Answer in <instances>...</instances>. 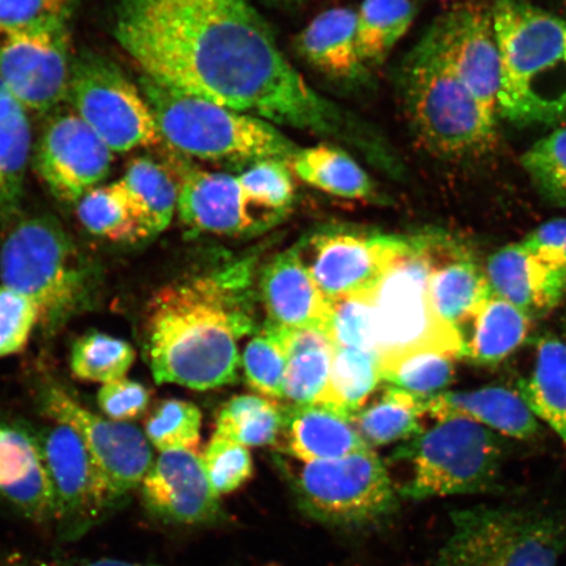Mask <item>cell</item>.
<instances>
[{
	"mask_svg": "<svg viewBox=\"0 0 566 566\" xmlns=\"http://www.w3.org/2000/svg\"><path fill=\"white\" fill-rule=\"evenodd\" d=\"M0 566H155L118 558H97V560H60L19 554V552H0Z\"/></svg>",
	"mask_w": 566,
	"mask_h": 566,
	"instance_id": "obj_50",
	"label": "cell"
},
{
	"mask_svg": "<svg viewBox=\"0 0 566 566\" xmlns=\"http://www.w3.org/2000/svg\"><path fill=\"white\" fill-rule=\"evenodd\" d=\"M177 212L193 235L245 237L283 221L248 200L238 176L182 166Z\"/></svg>",
	"mask_w": 566,
	"mask_h": 566,
	"instance_id": "obj_17",
	"label": "cell"
},
{
	"mask_svg": "<svg viewBox=\"0 0 566 566\" xmlns=\"http://www.w3.org/2000/svg\"><path fill=\"white\" fill-rule=\"evenodd\" d=\"M32 150L27 109L9 92L0 96V222L19 208Z\"/></svg>",
	"mask_w": 566,
	"mask_h": 566,
	"instance_id": "obj_32",
	"label": "cell"
},
{
	"mask_svg": "<svg viewBox=\"0 0 566 566\" xmlns=\"http://www.w3.org/2000/svg\"><path fill=\"white\" fill-rule=\"evenodd\" d=\"M118 181L148 238L158 235L171 224L179 202V181L165 166L150 158H137L129 163Z\"/></svg>",
	"mask_w": 566,
	"mask_h": 566,
	"instance_id": "obj_33",
	"label": "cell"
},
{
	"mask_svg": "<svg viewBox=\"0 0 566 566\" xmlns=\"http://www.w3.org/2000/svg\"><path fill=\"white\" fill-rule=\"evenodd\" d=\"M283 331L287 353L283 399L293 407L321 405L329 384L334 345L322 331Z\"/></svg>",
	"mask_w": 566,
	"mask_h": 566,
	"instance_id": "obj_28",
	"label": "cell"
},
{
	"mask_svg": "<svg viewBox=\"0 0 566 566\" xmlns=\"http://www.w3.org/2000/svg\"><path fill=\"white\" fill-rule=\"evenodd\" d=\"M0 499L35 525L54 521V493L38 434L11 422H0Z\"/></svg>",
	"mask_w": 566,
	"mask_h": 566,
	"instance_id": "obj_20",
	"label": "cell"
},
{
	"mask_svg": "<svg viewBox=\"0 0 566 566\" xmlns=\"http://www.w3.org/2000/svg\"><path fill=\"white\" fill-rule=\"evenodd\" d=\"M260 289L266 324L283 329H317L325 334L331 303L311 279L295 247L264 268Z\"/></svg>",
	"mask_w": 566,
	"mask_h": 566,
	"instance_id": "obj_21",
	"label": "cell"
},
{
	"mask_svg": "<svg viewBox=\"0 0 566 566\" xmlns=\"http://www.w3.org/2000/svg\"><path fill=\"white\" fill-rule=\"evenodd\" d=\"M415 0H363L356 11L357 46L367 69L380 66L412 27Z\"/></svg>",
	"mask_w": 566,
	"mask_h": 566,
	"instance_id": "obj_34",
	"label": "cell"
},
{
	"mask_svg": "<svg viewBox=\"0 0 566 566\" xmlns=\"http://www.w3.org/2000/svg\"><path fill=\"white\" fill-rule=\"evenodd\" d=\"M457 359L441 352L409 354L381 370V380L410 394L430 398L443 392L454 380Z\"/></svg>",
	"mask_w": 566,
	"mask_h": 566,
	"instance_id": "obj_41",
	"label": "cell"
},
{
	"mask_svg": "<svg viewBox=\"0 0 566 566\" xmlns=\"http://www.w3.org/2000/svg\"><path fill=\"white\" fill-rule=\"evenodd\" d=\"M264 4L283 11H295L301 9L307 0H261Z\"/></svg>",
	"mask_w": 566,
	"mask_h": 566,
	"instance_id": "obj_51",
	"label": "cell"
},
{
	"mask_svg": "<svg viewBox=\"0 0 566 566\" xmlns=\"http://www.w3.org/2000/svg\"><path fill=\"white\" fill-rule=\"evenodd\" d=\"M401 457L412 475L402 495L412 500L485 493L499 483L502 444L494 431L465 419H444L410 440Z\"/></svg>",
	"mask_w": 566,
	"mask_h": 566,
	"instance_id": "obj_9",
	"label": "cell"
},
{
	"mask_svg": "<svg viewBox=\"0 0 566 566\" xmlns=\"http://www.w3.org/2000/svg\"><path fill=\"white\" fill-rule=\"evenodd\" d=\"M76 205L77 218L92 235L117 243L148 239L119 181L90 190Z\"/></svg>",
	"mask_w": 566,
	"mask_h": 566,
	"instance_id": "obj_36",
	"label": "cell"
},
{
	"mask_svg": "<svg viewBox=\"0 0 566 566\" xmlns=\"http://www.w3.org/2000/svg\"><path fill=\"white\" fill-rule=\"evenodd\" d=\"M66 98L113 153L161 144L157 123L140 88L105 56H75Z\"/></svg>",
	"mask_w": 566,
	"mask_h": 566,
	"instance_id": "obj_11",
	"label": "cell"
},
{
	"mask_svg": "<svg viewBox=\"0 0 566 566\" xmlns=\"http://www.w3.org/2000/svg\"><path fill=\"white\" fill-rule=\"evenodd\" d=\"M282 429L283 408L275 400L239 395L219 412L216 433L250 449L277 442Z\"/></svg>",
	"mask_w": 566,
	"mask_h": 566,
	"instance_id": "obj_37",
	"label": "cell"
},
{
	"mask_svg": "<svg viewBox=\"0 0 566 566\" xmlns=\"http://www.w3.org/2000/svg\"><path fill=\"white\" fill-rule=\"evenodd\" d=\"M75 0H0V25L20 27L69 20Z\"/></svg>",
	"mask_w": 566,
	"mask_h": 566,
	"instance_id": "obj_48",
	"label": "cell"
},
{
	"mask_svg": "<svg viewBox=\"0 0 566 566\" xmlns=\"http://www.w3.org/2000/svg\"><path fill=\"white\" fill-rule=\"evenodd\" d=\"M380 381L378 353L335 348L327 392L321 405L334 408L352 420L377 391Z\"/></svg>",
	"mask_w": 566,
	"mask_h": 566,
	"instance_id": "obj_35",
	"label": "cell"
},
{
	"mask_svg": "<svg viewBox=\"0 0 566 566\" xmlns=\"http://www.w3.org/2000/svg\"><path fill=\"white\" fill-rule=\"evenodd\" d=\"M7 90L6 87L3 86V83L2 81H0V96H2L3 94H6Z\"/></svg>",
	"mask_w": 566,
	"mask_h": 566,
	"instance_id": "obj_53",
	"label": "cell"
},
{
	"mask_svg": "<svg viewBox=\"0 0 566 566\" xmlns=\"http://www.w3.org/2000/svg\"><path fill=\"white\" fill-rule=\"evenodd\" d=\"M136 360V350L125 339L88 332L77 338L70 353V369L77 379L109 384L126 378Z\"/></svg>",
	"mask_w": 566,
	"mask_h": 566,
	"instance_id": "obj_38",
	"label": "cell"
},
{
	"mask_svg": "<svg viewBox=\"0 0 566 566\" xmlns=\"http://www.w3.org/2000/svg\"><path fill=\"white\" fill-rule=\"evenodd\" d=\"M424 409L436 421L465 419L514 440H533L542 429L522 395L507 387L443 391L427 398Z\"/></svg>",
	"mask_w": 566,
	"mask_h": 566,
	"instance_id": "obj_23",
	"label": "cell"
},
{
	"mask_svg": "<svg viewBox=\"0 0 566 566\" xmlns=\"http://www.w3.org/2000/svg\"><path fill=\"white\" fill-rule=\"evenodd\" d=\"M446 235L410 237L408 250L389 266L371 292L380 370L420 352L464 357L459 332L437 316L429 296V277Z\"/></svg>",
	"mask_w": 566,
	"mask_h": 566,
	"instance_id": "obj_6",
	"label": "cell"
},
{
	"mask_svg": "<svg viewBox=\"0 0 566 566\" xmlns=\"http://www.w3.org/2000/svg\"><path fill=\"white\" fill-rule=\"evenodd\" d=\"M562 332H563L564 339L566 342V310L562 317Z\"/></svg>",
	"mask_w": 566,
	"mask_h": 566,
	"instance_id": "obj_52",
	"label": "cell"
},
{
	"mask_svg": "<svg viewBox=\"0 0 566 566\" xmlns=\"http://www.w3.org/2000/svg\"><path fill=\"white\" fill-rule=\"evenodd\" d=\"M201 458L210 484L218 495L238 491L253 475L250 450L221 434L212 436Z\"/></svg>",
	"mask_w": 566,
	"mask_h": 566,
	"instance_id": "obj_45",
	"label": "cell"
},
{
	"mask_svg": "<svg viewBox=\"0 0 566 566\" xmlns=\"http://www.w3.org/2000/svg\"><path fill=\"white\" fill-rule=\"evenodd\" d=\"M113 32L148 80L385 159L365 125L310 86L251 0H118Z\"/></svg>",
	"mask_w": 566,
	"mask_h": 566,
	"instance_id": "obj_1",
	"label": "cell"
},
{
	"mask_svg": "<svg viewBox=\"0 0 566 566\" xmlns=\"http://www.w3.org/2000/svg\"><path fill=\"white\" fill-rule=\"evenodd\" d=\"M139 488L147 512L158 520L201 526L224 518L221 495L210 484L200 452H160Z\"/></svg>",
	"mask_w": 566,
	"mask_h": 566,
	"instance_id": "obj_19",
	"label": "cell"
},
{
	"mask_svg": "<svg viewBox=\"0 0 566 566\" xmlns=\"http://www.w3.org/2000/svg\"><path fill=\"white\" fill-rule=\"evenodd\" d=\"M42 415L76 431L94 460L112 513L140 486L154 462L150 442L136 424L98 416L56 386L41 398Z\"/></svg>",
	"mask_w": 566,
	"mask_h": 566,
	"instance_id": "obj_12",
	"label": "cell"
},
{
	"mask_svg": "<svg viewBox=\"0 0 566 566\" xmlns=\"http://www.w3.org/2000/svg\"><path fill=\"white\" fill-rule=\"evenodd\" d=\"M286 452L302 463L325 462L369 448L349 417L324 405L283 408Z\"/></svg>",
	"mask_w": 566,
	"mask_h": 566,
	"instance_id": "obj_25",
	"label": "cell"
},
{
	"mask_svg": "<svg viewBox=\"0 0 566 566\" xmlns=\"http://www.w3.org/2000/svg\"><path fill=\"white\" fill-rule=\"evenodd\" d=\"M113 151L73 112L49 122L35 146L34 168L56 200L77 203L108 177Z\"/></svg>",
	"mask_w": 566,
	"mask_h": 566,
	"instance_id": "obj_16",
	"label": "cell"
},
{
	"mask_svg": "<svg viewBox=\"0 0 566 566\" xmlns=\"http://www.w3.org/2000/svg\"><path fill=\"white\" fill-rule=\"evenodd\" d=\"M521 243L566 277V219H555L542 224Z\"/></svg>",
	"mask_w": 566,
	"mask_h": 566,
	"instance_id": "obj_49",
	"label": "cell"
},
{
	"mask_svg": "<svg viewBox=\"0 0 566 566\" xmlns=\"http://www.w3.org/2000/svg\"><path fill=\"white\" fill-rule=\"evenodd\" d=\"M295 492L304 513L336 527L378 525L399 507L391 476L373 449L304 463L295 479Z\"/></svg>",
	"mask_w": 566,
	"mask_h": 566,
	"instance_id": "obj_10",
	"label": "cell"
},
{
	"mask_svg": "<svg viewBox=\"0 0 566 566\" xmlns=\"http://www.w3.org/2000/svg\"><path fill=\"white\" fill-rule=\"evenodd\" d=\"M410 130L437 158H481L497 144V122L459 81L429 30L408 53L399 73Z\"/></svg>",
	"mask_w": 566,
	"mask_h": 566,
	"instance_id": "obj_4",
	"label": "cell"
},
{
	"mask_svg": "<svg viewBox=\"0 0 566 566\" xmlns=\"http://www.w3.org/2000/svg\"><path fill=\"white\" fill-rule=\"evenodd\" d=\"M40 324L39 308L24 294L0 285V358L24 350Z\"/></svg>",
	"mask_w": 566,
	"mask_h": 566,
	"instance_id": "obj_46",
	"label": "cell"
},
{
	"mask_svg": "<svg viewBox=\"0 0 566 566\" xmlns=\"http://www.w3.org/2000/svg\"><path fill=\"white\" fill-rule=\"evenodd\" d=\"M294 48L307 65L331 80L356 82L369 70L359 56L356 11L349 7L318 13L295 35Z\"/></svg>",
	"mask_w": 566,
	"mask_h": 566,
	"instance_id": "obj_24",
	"label": "cell"
},
{
	"mask_svg": "<svg viewBox=\"0 0 566 566\" xmlns=\"http://www.w3.org/2000/svg\"><path fill=\"white\" fill-rule=\"evenodd\" d=\"M139 88L157 123L161 142L184 157L252 166L264 160L292 165L300 146L277 125L163 86L142 76Z\"/></svg>",
	"mask_w": 566,
	"mask_h": 566,
	"instance_id": "obj_5",
	"label": "cell"
},
{
	"mask_svg": "<svg viewBox=\"0 0 566 566\" xmlns=\"http://www.w3.org/2000/svg\"><path fill=\"white\" fill-rule=\"evenodd\" d=\"M329 303L331 310L325 335L329 337L334 348H354L378 353L371 293Z\"/></svg>",
	"mask_w": 566,
	"mask_h": 566,
	"instance_id": "obj_44",
	"label": "cell"
},
{
	"mask_svg": "<svg viewBox=\"0 0 566 566\" xmlns=\"http://www.w3.org/2000/svg\"><path fill=\"white\" fill-rule=\"evenodd\" d=\"M436 566H557L566 554V514L476 506L451 513Z\"/></svg>",
	"mask_w": 566,
	"mask_h": 566,
	"instance_id": "obj_8",
	"label": "cell"
},
{
	"mask_svg": "<svg viewBox=\"0 0 566 566\" xmlns=\"http://www.w3.org/2000/svg\"><path fill=\"white\" fill-rule=\"evenodd\" d=\"M422 396L389 385L352 417L354 428L369 448L413 440L423 431L427 415Z\"/></svg>",
	"mask_w": 566,
	"mask_h": 566,
	"instance_id": "obj_31",
	"label": "cell"
},
{
	"mask_svg": "<svg viewBox=\"0 0 566 566\" xmlns=\"http://www.w3.org/2000/svg\"><path fill=\"white\" fill-rule=\"evenodd\" d=\"M522 166L544 198L566 208V126L537 140L523 155Z\"/></svg>",
	"mask_w": 566,
	"mask_h": 566,
	"instance_id": "obj_43",
	"label": "cell"
},
{
	"mask_svg": "<svg viewBox=\"0 0 566 566\" xmlns=\"http://www.w3.org/2000/svg\"><path fill=\"white\" fill-rule=\"evenodd\" d=\"M67 23L0 25V81L25 109L45 113L67 96L74 60Z\"/></svg>",
	"mask_w": 566,
	"mask_h": 566,
	"instance_id": "obj_13",
	"label": "cell"
},
{
	"mask_svg": "<svg viewBox=\"0 0 566 566\" xmlns=\"http://www.w3.org/2000/svg\"><path fill=\"white\" fill-rule=\"evenodd\" d=\"M518 392L537 420L546 422L566 444V342L543 335L536 343L535 364Z\"/></svg>",
	"mask_w": 566,
	"mask_h": 566,
	"instance_id": "obj_29",
	"label": "cell"
},
{
	"mask_svg": "<svg viewBox=\"0 0 566 566\" xmlns=\"http://www.w3.org/2000/svg\"><path fill=\"white\" fill-rule=\"evenodd\" d=\"M151 394L144 386L127 378L102 385L97 391V406L106 419L132 423L146 413Z\"/></svg>",
	"mask_w": 566,
	"mask_h": 566,
	"instance_id": "obj_47",
	"label": "cell"
},
{
	"mask_svg": "<svg viewBox=\"0 0 566 566\" xmlns=\"http://www.w3.org/2000/svg\"><path fill=\"white\" fill-rule=\"evenodd\" d=\"M499 116L520 125L566 119V23L528 0H494Z\"/></svg>",
	"mask_w": 566,
	"mask_h": 566,
	"instance_id": "obj_3",
	"label": "cell"
},
{
	"mask_svg": "<svg viewBox=\"0 0 566 566\" xmlns=\"http://www.w3.org/2000/svg\"><path fill=\"white\" fill-rule=\"evenodd\" d=\"M492 293L512 303L531 321L551 313L566 294V277L522 243L493 253L484 268Z\"/></svg>",
	"mask_w": 566,
	"mask_h": 566,
	"instance_id": "obj_22",
	"label": "cell"
},
{
	"mask_svg": "<svg viewBox=\"0 0 566 566\" xmlns=\"http://www.w3.org/2000/svg\"><path fill=\"white\" fill-rule=\"evenodd\" d=\"M35 434L54 493L53 525L62 541H76L111 513L102 479L73 429L53 422Z\"/></svg>",
	"mask_w": 566,
	"mask_h": 566,
	"instance_id": "obj_15",
	"label": "cell"
},
{
	"mask_svg": "<svg viewBox=\"0 0 566 566\" xmlns=\"http://www.w3.org/2000/svg\"><path fill=\"white\" fill-rule=\"evenodd\" d=\"M290 168L307 186L331 196L345 200H370L375 196L370 175L349 153L335 145L301 147Z\"/></svg>",
	"mask_w": 566,
	"mask_h": 566,
	"instance_id": "obj_30",
	"label": "cell"
},
{
	"mask_svg": "<svg viewBox=\"0 0 566 566\" xmlns=\"http://www.w3.org/2000/svg\"><path fill=\"white\" fill-rule=\"evenodd\" d=\"M91 275L73 239L51 217L18 223L0 248V280L38 306L48 329L61 327L87 304Z\"/></svg>",
	"mask_w": 566,
	"mask_h": 566,
	"instance_id": "obj_7",
	"label": "cell"
},
{
	"mask_svg": "<svg viewBox=\"0 0 566 566\" xmlns=\"http://www.w3.org/2000/svg\"><path fill=\"white\" fill-rule=\"evenodd\" d=\"M490 294L484 268L444 237L429 277V296L437 316L464 337L473 314Z\"/></svg>",
	"mask_w": 566,
	"mask_h": 566,
	"instance_id": "obj_26",
	"label": "cell"
},
{
	"mask_svg": "<svg viewBox=\"0 0 566 566\" xmlns=\"http://www.w3.org/2000/svg\"><path fill=\"white\" fill-rule=\"evenodd\" d=\"M409 242L410 237L334 229L313 233L295 250L324 298L334 302L371 293Z\"/></svg>",
	"mask_w": 566,
	"mask_h": 566,
	"instance_id": "obj_14",
	"label": "cell"
},
{
	"mask_svg": "<svg viewBox=\"0 0 566 566\" xmlns=\"http://www.w3.org/2000/svg\"><path fill=\"white\" fill-rule=\"evenodd\" d=\"M446 60L488 116L497 122L501 62L492 11L460 6L430 27Z\"/></svg>",
	"mask_w": 566,
	"mask_h": 566,
	"instance_id": "obj_18",
	"label": "cell"
},
{
	"mask_svg": "<svg viewBox=\"0 0 566 566\" xmlns=\"http://www.w3.org/2000/svg\"><path fill=\"white\" fill-rule=\"evenodd\" d=\"M287 365L285 331L266 324L258 336L247 344L243 369L248 385L264 398L283 399Z\"/></svg>",
	"mask_w": 566,
	"mask_h": 566,
	"instance_id": "obj_39",
	"label": "cell"
},
{
	"mask_svg": "<svg viewBox=\"0 0 566 566\" xmlns=\"http://www.w3.org/2000/svg\"><path fill=\"white\" fill-rule=\"evenodd\" d=\"M248 200L254 207L285 218L295 200L294 174L287 163L264 160L237 175Z\"/></svg>",
	"mask_w": 566,
	"mask_h": 566,
	"instance_id": "obj_42",
	"label": "cell"
},
{
	"mask_svg": "<svg viewBox=\"0 0 566 566\" xmlns=\"http://www.w3.org/2000/svg\"><path fill=\"white\" fill-rule=\"evenodd\" d=\"M250 266L161 287L147 304L145 357L155 381L197 391L235 384L239 339L254 331Z\"/></svg>",
	"mask_w": 566,
	"mask_h": 566,
	"instance_id": "obj_2",
	"label": "cell"
},
{
	"mask_svg": "<svg viewBox=\"0 0 566 566\" xmlns=\"http://www.w3.org/2000/svg\"><path fill=\"white\" fill-rule=\"evenodd\" d=\"M533 322L491 290L467 327L463 358L484 366L502 363L526 342Z\"/></svg>",
	"mask_w": 566,
	"mask_h": 566,
	"instance_id": "obj_27",
	"label": "cell"
},
{
	"mask_svg": "<svg viewBox=\"0 0 566 566\" xmlns=\"http://www.w3.org/2000/svg\"><path fill=\"white\" fill-rule=\"evenodd\" d=\"M202 413L200 408L177 399L163 400L155 406L145 422V436L155 449L200 450Z\"/></svg>",
	"mask_w": 566,
	"mask_h": 566,
	"instance_id": "obj_40",
	"label": "cell"
}]
</instances>
